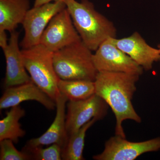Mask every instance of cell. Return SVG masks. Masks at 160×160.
Listing matches in <instances>:
<instances>
[{
	"label": "cell",
	"instance_id": "obj_2",
	"mask_svg": "<svg viewBox=\"0 0 160 160\" xmlns=\"http://www.w3.org/2000/svg\"><path fill=\"white\" fill-rule=\"evenodd\" d=\"M64 2L82 41L92 51H95L109 38H117L114 24L98 12L89 0Z\"/></svg>",
	"mask_w": 160,
	"mask_h": 160
},
{
	"label": "cell",
	"instance_id": "obj_5",
	"mask_svg": "<svg viewBox=\"0 0 160 160\" xmlns=\"http://www.w3.org/2000/svg\"><path fill=\"white\" fill-rule=\"evenodd\" d=\"M115 38H109L101 44L92 55L96 69L99 72H121L141 76L144 69L118 48Z\"/></svg>",
	"mask_w": 160,
	"mask_h": 160
},
{
	"label": "cell",
	"instance_id": "obj_11",
	"mask_svg": "<svg viewBox=\"0 0 160 160\" xmlns=\"http://www.w3.org/2000/svg\"><path fill=\"white\" fill-rule=\"evenodd\" d=\"M35 101L48 110H54L56 102L32 81L5 89L0 99V109L19 106L22 102Z\"/></svg>",
	"mask_w": 160,
	"mask_h": 160
},
{
	"label": "cell",
	"instance_id": "obj_13",
	"mask_svg": "<svg viewBox=\"0 0 160 160\" xmlns=\"http://www.w3.org/2000/svg\"><path fill=\"white\" fill-rule=\"evenodd\" d=\"M68 101L65 96L59 93L55 101L56 114L51 126L42 135L29 140L25 146L34 147L56 144L62 149L69 138L66 122V103Z\"/></svg>",
	"mask_w": 160,
	"mask_h": 160
},
{
	"label": "cell",
	"instance_id": "obj_3",
	"mask_svg": "<svg viewBox=\"0 0 160 160\" xmlns=\"http://www.w3.org/2000/svg\"><path fill=\"white\" fill-rule=\"evenodd\" d=\"M92 55L82 41L53 52V65L58 77L62 80L94 81L98 71Z\"/></svg>",
	"mask_w": 160,
	"mask_h": 160
},
{
	"label": "cell",
	"instance_id": "obj_20",
	"mask_svg": "<svg viewBox=\"0 0 160 160\" xmlns=\"http://www.w3.org/2000/svg\"><path fill=\"white\" fill-rule=\"evenodd\" d=\"M8 42L6 30L0 29V46L3 50L7 47Z\"/></svg>",
	"mask_w": 160,
	"mask_h": 160
},
{
	"label": "cell",
	"instance_id": "obj_12",
	"mask_svg": "<svg viewBox=\"0 0 160 160\" xmlns=\"http://www.w3.org/2000/svg\"><path fill=\"white\" fill-rule=\"evenodd\" d=\"M114 42L119 49L128 55L144 70H151L155 62L160 61V51L149 46L138 32Z\"/></svg>",
	"mask_w": 160,
	"mask_h": 160
},
{
	"label": "cell",
	"instance_id": "obj_18",
	"mask_svg": "<svg viewBox=\"0 0 160 160\" xmlns=\"http://www.w3.org/2000/svg\"><path fill=\"white\" fill-rule=\"evenodd\" d=\"M22 150L30 155L32 160H62V147L56 144H52L46 148L40 146L31 147L25 146Z\"/></svg>",
	"mask_w": 160,
	"mask_h": 160
},
{
	"label": "cell",
	"instance_id": "obj_1",
	"mask_svg": "<svg viewBox=\"0 0 160 160\" xmlns=\"http://www.w3.org/2000/svg\"><path fill=\"white\" fill-rule=\"evenodd\" d=\"M140 76L121 72H99L94 81L95 94L103 99L114 113L115 132L126 138L122 123L127 120L142 122L132 104Z\"/></svg>",
	"mask_w": 160,
	"mask_h": 160
},
{
	"label": "cell",
	"instance_id": "obj_9",
	"mask_svg": "<svg viewBox=\"0 0 160 160\" xmlns=\"http://www.w3.org/2000/svg\"><path fill=\"white\" fill-rule=\"evenodd\" d=\"M68 102L66 122L69 137L92 119L97 121L102 119L107 114L109 107L96 94L86 99Z\"/></svg>",
	"mask_w": 160,
	"mask_h": 160
},
{
	"label": "cell",
	"instance_id": "obj_21",
	"mask_svg": "<svg viewBox=\"0 0 160 160\" xmlns=\"http://www.w3.org/2000/svg\"><path fill=\"white\" fill-rule=\"evenodd\" d=\"M64 1V0H35L34 3V7H38L45 4L51 2H58Z\"/></svg>",
	"mask_w": 160,
	"mask_h": 160
},
{
	"label": "cell",
	"instance_id": "obj_14",
	"mask_svg": "<svg viewBox=\"0 0 160 160\" xmlns=\"http://www.w3.org/2000/svg\"><path fill=\"white\" fill-rule=\"evenodd\" d=\"M30 9L29 0H0V29L15 30Z\"/></svg>",
	"mask_w": 160,
	"mask_h": 160
},
{
	"label": "cell",
	"instance_id": "obj_4",
	"mask_svg": "<svg viewBox=\"0 0 160 160\" xmlns=\"http://www.w3.org/2000/svg\"><path fill=\"white\" fill-rule=\"evenodd\" d=\"M24 64L32 81L54 100L60 92V79L55 70L53 52L41 44L22 50Z\"/></svg>",
	"mask_w": 160,
	"mask_h": 160
},
{
	"label": "cell",
	"instance_id": "obj_15",
	"mask_svg": "<svg viewBox=\"0 0 160 160\" xmlns=\"http://www.w3.org/2000/svg\"><path fill=\"white\" fill-rule=\"evenodd\" d=\"M25 115L26 111L20 106L12 107L6 112V117L0 121V141L9 139L17 144L20 138L25 136L26 132L19 121Z\"/></svg>",
	"mask_w": 160,
	"mask_h": 160
},
{
	"label": "cell",
	"instance_id": "obj_19",
	"mask_svg": "<svg viewBox=\"0 0 160 160\" xmlns=\"http://www.w3.org/2000/svg\"><path fill=\"white\" fill-rule=\"evenodd\" d=\"M13 142L9 139L0 141V160H32L30 155L25 151H20L15 147Z\"/></svg>",
	"mask_w": 160,
	"mask_h": 160
},
{
	"label": "cell",
	"instance_id": "obj_10",
	"mask_svg": "<svg viewBox=\"0 0 160 160\" xmlns=\"http://www.w3.org/2000/svg\"><path fill=\"white\" fill-rule=\"evenodd\" d=\"M19 32H10L8 45L4 49L6 62V71L4 86L5 89L31 82L24 64L22 50L19 46Z\"/></svg>",
	"mask_w": 160,
	"mask_h": 160
},
{
	"label": "cell",
	"instance_id": "obj_16",
	"mask_svg": "<svg viewBox=\"0 0 160 160\" xmlns=\"http://www.w3.org/2000/svg\"><path fill=\"white\" fill-rule=\"evenodd\" d=\"M58 88L60 93L68 101L86 99L95 94L94 81L86 80L59 79Z\"/></svg>",
	"mask_w": 160,
	"mask_h": 160
},
{
	"label": "cell",
	"instance_id": "obj_8",
	"mask_svg": "<svg viewBox=\"0 0 160 160\" xmlns=\"http://www.w3.org/2000/svg\"><path fill=\"white\" fill-rule=\"evenodd\" d=\"M66 8L64 1H59L30 9L22 23L25 30V35L20 43L22 49L39 44L41 37L50 20Z\"/></svg>",
	"mask_w": 160,
	"mask_h": 160
},
{
	"label": "cell",
	"instance_id": "obj_7",
	"mask_svg": "<svg viewBox=\"0 0 160 160\" xmlns=\"http://www.w3.org/2000/svg\"><path fill=\"white\" fill-rule=\"evenodd\" d=\"M81 41L66 7L50 20L41 37L40 44L54 52Z\"/></svg>",
	"mask_w": 160,
	"mask_h": 160
},
{
	"label": "cell",
	"instance_id": "obj_22",
	"mask_svg": "<svg viewBox=\"0 0 160 160\" xmlns=\"http://www.w3.org/2000/svg\"><path fill=\"white\" fill-rule=\"evenodd\" d=\"M158 49H159V50L160 51V44H159V45H158Z\"/></svg>",
	"mask_w": 160,
	"mask_h": 160
},
{
	"label": "cell",
	"instance_id": "obj_6",
	"mask_svg": "<svg viewBox=\"0 0 160 160\" xmlns=\"http://www.w3.org/2000/svg\"><path fill=\"white\" fill-rule=\"evenodd\" d=\"M160 150V137L132 142L120 136L112 137L105 144L102 153L93 156L95 160H134L146 152Z\"/></svg>",
	"mask_w": 160,
	"mask_h": 160
},
{
	"label": "cell",
	"instance_id": "obj_17",
	"mask_svg": "<svg viewBox=\"0 0 160 160\" xmlns=\"http://www.w3.org/2000/svg\"><path fill=\"white\" fill-rule=\"evenodd\" d=\"M98 121L92 119L81 127L78 131L69 137L68 141L62 149L63 160H83V152L85 146L86 133L89 128Z\"/></svg>",
	"mask_w": 160,
	"mask_h": 160
}]
</instances>
